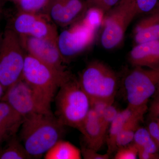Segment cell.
Wrapping results in <instances>:
<instances>
[{
  "label": "cell",
  "mask_w": 159,
  "mask_h": 159,
  "mask_svg": "<svg viewBox=\"0 0 159 159\" xmlns=\"http://www.w3.org/2000/svg\"><path fill=\"white\" fill-rule=\"evenodd\" d=\"M13 30L19 35H28L57 41L56 25L43 13L19 11L15 18Z\"/></svg>",
  "instance_id": "30bf717a"
},
{
  "label": "cell",
  "mask_w": 159,
  "mask_h": 159,
  "mask_svg": "<svg viewBox=\"0 0 159 159\" xmlns=\"http://www.w3.org/2000/svg\"><path fill=\"white\" fill-rule=\"evenodd\" d=\"M45 159H80L81 151L70 142L61 139L44 155Z\"/></svg>",
  "instance_id": "ac0fdd59"
},
{
  "label": "cell",
  "mask_w": 159,
  "mask_h": 159,
  "mask_svg": "<svg viewBox=\"0 0 159 159\" xmlns=\"http://www.w3.org/2000/svg\"><path fill=\"white\" fill-rule=\"evenodd\" d=\"M138 14L134 0H120L104 15L100 37L102 47L111 50L120 45L129 26Z\"/></svg>",
  "instance_id": "8992f818"
},
{
  "label": "cell",
  "mask_w": 159,
  "mask_h": 159,
  "mask_svg": "<svg viewBox=\"0 0 159 159\" xmlns=\"http://www.w3.org/2000/svg\"><path fill=\"white\" fill-rule=\"evenodd\" d=\"M148 124V130L159 147V119L152 118Z\"/></svg>",
  "instance_id": "83f0119b"
},
{
  "label": "cell",
  "mask_w": 159,
  "mask_h": 159,
  "mask_svg": "<svg viewBox=\"0 0 159 159\" xmlns=\"http://www.w3.org/2000/svg\"><path fill=\"white\" fill-rule=\"evenodd\" d=\"M138 158L140 159H159V155L157 153H152L141 149L138 148Z\"/></svg>",
  "instance_id": "f1b7e54d"
},
{
  "label": "cell",
  "mask_w": 159,
  "mask_h": 159,
  "mask_svg": "<svg viewBox=\"0 0 159 159\" xmlns=\"http://www.w3.org/2000/svg\"><path fill=\"white\" fill-rule=\"evenodd\" d=\"M156 94H157L153 102L152 103L151 106H152L159 107V91H157Z\"/></svg>",
  "instance_id": "1f68e13d"
},
{
  "label": "cell",
  "mask_w": 159,
  "mask_h": 159,
  "mask_svg": "<svg viewBox=\"0 0 159 159\" xmlns=\"http://www.w3.org/2000/svg\"><path fill=\"white\" fill-rule=\"evenodd\" d=\"M86 10L85 0H50L44 13L56 25L66 27L80 20Z\"/></svg>",
  "instance_id": "7c38bea8"
},
{
  "label": "cell",
  "mask_w": 159,
  "mask_h": 159,
  "mask_svg": "<svg viewBox=\"0 0 159 159\" xmlns=\"http://www.w3.org/2000/svg\"><path fill=\"white\" fill-rule=\"evenodd\" d=\"M78 130L83 136L85 146L89 148L98 152L106 143L107 130L91 108Z\"/></svg>",
  "instance_id": "4fadbf2b"
},
{
  "label": "cell",
  "mask_w": 159,
  "mask_h": 159,
  "mask_svg": "<svg viewBox=\"0 0 159 159\" xmlns=\"http://www.w3.org/2000/svg\"><path fill=\"white\" fill-rule=\"evenodd\" d=\"M56 117L65 126L78 129L91 109L90 98L71 73L55 96Z\"/></svg>",
  "instance_id": "7a4b0ae2"
},
{
  "label": "cell",
  "mask_w": 159,
  "mask_h": 159,
  "mask_svg": "<svg viewBox=\"0 0 159 159\" xmlns=\"http://www.w3.org/2000/svg\"><path fill=\"white\" fill-rule=\"evenodd\" d=\"M104 15L103 12L99 9L90 8L86 11L80 20L90 28L97 30L102 26Z\"/></svg>",
  "instance_id": "7402d4cb"
},
{
  "label": "cell",
  "mask_w": 159,
  "mask_h": 159,
  "mask_svg": "<svg viewBox=\"0 0 159 159\" xmlns=\"http://www.w3.org/2000/svg\"><path fill=\"white\" fill-rule=\"evenodd\" d=\"M146 110L134 108L127 106V107L119 111L116 118L110 125L107 135L106 143L107 146V153L110 156L116 151V140L120 132L125 124L136 118H143Z\"/></svg>",
  "instance_id": "9a60e30c"
},
{
  "label": "cell",
  "mask_w": 159,
  "mask_h": 159,
  "mask_svg": "<svg viewBox=\"0 0 159 159\" xmlns=\"http://www.w3.org/2000/svg\"><path fill=\"white\" fill-rule=\"evenodd\" d=\"M148 13L134 28V40L136 44L159 40V4Z\"/></svg>",
  "instance_id": "2e32d148"
},
{
  "label": "cell",
  "mask_w": 159,
  "mask_h": 159,
  "mask_svg": "<svg viewBox=\"0 0 159 159\" xmlns=\"http://www.w3.org/2000/svg\"><path fill=\"white\" fill-rule=\"evenodd\" d=\"M0 46V82L9 88L22 79L26 54L18 34L12 29L4 33Z\"/></svg>",
  "instance_id": "52a82bcc"
},
{
  "label": "cell",
  "mask_w": 159,
  "mask_h": 159,
  "mask_svg": "<svg viewBox=\"0 0 159 159\" xmlns=\"http://www.w3.org/2000/svg\"><path fill=\"white\" fill-rule=\"evenodd\" d=\"M65 125L51 114L32 115L24 118L19 139L31 159H39L62 139Z\"/></svg>",
  "instance_id": "6da1fadb"
},
{
  "label": "cell",
  "mask_w": 159,
  "mask_h": 159,
  "mask_svg": "<svg viewBox=\"0 0 159 159\" xmlns=\"http://www.w3.org/2000/svg\"><path fill=\"white\" fill-rule=\"evenodd\" d=\"M101 1V0H85L86 10L90 8H96Z\"/></svg>",
  "instance_id": "f546056e"
},
{
  "label": "cell",
  "mask_w": 159,
  "mask_h": 159,
  "mask_svg": "<svg viewBox=\"0 0 159 159\" xmlns=\"http://www.w3.org/2000/svg\"><path fill=\"white\" fill-rule=\"evenodd\" d=\"M5 143L4 146L0 148V159H31L17 135L9 139Z\"/></svg>",
  "instance_id": "d6986e66"
},
{
  "label": "cell",
  "mask_w": 159,
  "mask_h": 159,
  "mask_svg": "<svg viewBox=\"0 0 159 159\" xmlns=\"http://www.w3.org/2000/svg\"><path fill=\"white\" fill-rule=\"evenodd\" d=\"M138 157V149L132 142L117 149L114 156L115 159H136Z\"/></svg>",
  "instance_id": "cb8c5ba5"
},
{
  "label": "cell",
  "mask_w": 159,
  "mask_h": 159,
  "mask_svg": "<svg viewBox=\"0 0 159 159\" xmlns=\"http://www.w3.org/2000/svg\"><path fill=\"white\" fill-rule=\"evenodd\" d=\"M128 60L133 67L159 66V40L136 45L129 52Z\"/></svg>",
  "instance_id": "5bb4252c"
},
{
  "label": "cell",
  "mask_w": 159,
  "mask_h": 159,
  "mask_svg": "<svg viewBox=\"0 0 159 159\" xmlns=\"http://www.w3.org/2000/svg\"><path fill=\"white\" fill-rule=\"evenodd\" d=\"M71 74L67 70L64 72L56 70L26 54L22 79L50 107L56 92Z\"/></svg>",
  "instance_id": "3957f363"
},
{
  "label": "cell",
  "mask_w": 159,
  "mask_h": 159,
  "mask_svg": "<svg viewBox=\"0 0 159 159\" xmlns=\"http://www.w3.org/2000/svg\"><path fill=\"white\" fill-rule=\"evenodd\" d=\"M133 143L137 148L152 153H157L159 146L146 128L139 126L134 136Z\"/></svg>",
  "instance_id": "ffe728a7"
},
{
  "label": "cell",
  "mask_w": 159,
  "mask_h": 159,
  "mask_svg": "<svg viewBox=\"0 0 159 159\" xmlns=\"http://www.w3.org/2000/svg\"><path fill=\"white\" fill-rule=\"evenodd\" d=\"M119 112L113 104L108 106L103 112L100 120L107 131L111 123L117 116Z\"/></svg>",
  "instance_id": "d4e9b609"
},
{
  "label": "cell",
  "mask_w": 159,
  "mask_h": 159,
  "mask_svg": "<svg viewBox=\"0 0 159 159\" xmlns=\"http://www.w3.org/2000/svg\"><path fill=\"white\" fill-rule=\"evenodd\" d=\"M158 91H159V89Z\"/></svg>",
  "instance_id": "d6a6232c"
},
{
  "label": "cell",
  "mask_w": 159,
  "mask_h": 159,
  "mask_svg": "<svg viewBox=\"0 0 159 159\" xmlns=\"http://www.w3.org/2000/svg\"><path fill=\"white\" fill-rule=\"evenodd\" d=\"M1 101L7 102L24 119L36 114L52 113L51 107L23 79L7 89Z\"/></svg>",
  "instance_id": "ba28073f"
},
{
  "label": "cell",
  "mask_w": 159,
  "mask_h": 159,
  "mask_svg": "<svg viewBox=\"0 0 159 159\" xmlns=\"http://www.w3.org/2000/svg\"><path fill=\"white\" fill-rule=\"evenodd\" d=\"M50 0H18L20 11L41 13Z\"/></svg>",
  "instance_id": "603a6c76"
},
{
  "label": "cell",
  "mask_w": 159,
  "mask_h": 159,
  "mask_svg": "<svg viewBox=\"0 0 159 159\" xmlns=\"http://www.w3.org/2000/svg\"><path fill=\"white\" fill-rule=\"evenodd\" d=\"M138 14L148 13L152 11L158 3V0H134Z\"/></svg>",
  "instance_id": "484cf974"
},
{
  "label": "cell",
  "mask_w": 159,
  "mask_h": 159,
  "mask_svg": "<svg viewBox=\"0 0 159 159\" xmlns=\"http://www.w3.org/2000/svg\"><path fill=\"white\" fill-rule=\"evenodd\" d=\"M24 118L7 102L0 101V147L16 135Z\"/></svg>",
  "instance_id": "e0dca14e"
},
{
  "label": "cell",
  "mask_w": 159,
  "mask_h": 159,
  "mask_svg": "<svg viewBox=\"0 0 159 159\" xmlns=\"http://www.w3.org/2000/svg\"><path fill=\"white\" fill-rule=\"evenodd\" d=\"M143 118H136L129 121L124 126L116 140V146L118 148L129 145L133 142L134 136Z\"/></svg>",
  "instance_id": "44dd1931"
},
{
  "label": "cell",
  "mask_w": 159,
  "mask_h": 159,
  "mask_svg": "<svg viewBox=\"0 0 159 159\" xmlns=\"http://www.w3.org/2000/svg\"><path fill=\"white\" fill-rule=\"evenodd\" d=\"M97 30L79 20L58 34L57 45L65 63L70 62L92 45L96 39Z\"/></svg>",
  "instance_id": "9c48e42d"
},
{
  "label": "cell",
  "mask_w": 159,
  "mask_h": 159,
  "mask_svg": "<svg viewBox=\"0 0 159 159\" xmlns=\"http://www.w3.org/2000/svg\"><path fill=\"white\" fill-rule=\"evenodd\" d=\"M133 67L123 80L125 98L129 106L147 110L148 100L159 89V66Z\"/></svg>",
  "instance_id": "5b68a950"
},
{
  "label": "cell",
  "mask_w": 159,
  "mask_h": 159,
  "mask_svg": "<svg viewBox=\"0 0 159 159\" xmlns=\"http://www.w3.org/2000/svg\"><path fill=\"white\" fill-rule=\"evenodd\" d=\"M19 36L23 48L27 54L56 70H66L57 42L28 35Z\"/></svg>",
  "instance_id": "8fae6325"
},
{
  "label": "cell",
  "mask_w": 159,
  "mask_h": 159,
  "mask_svg": "<svg viewBox=\"0 0 159 159\" xmlns=\"http://www.w3.org/2000/svg\"><path fill=\"white\" fill-rule=\"evenodd\" d=\"M78 80L90 100L100 99L114 103L119 78L109 66L99 61H92L83 70Z\"/></svg>",
  "instance_id": "277c9868"
},
{
  "label": "cell",
  "mask_w": 159,
  "mask_h": 159,
  "mask_svg": "<svg viewBox=\"0 0 159 159\" xmlns=\"http://www.w3.org/2000/svg\"><path fill=\"white\" fill-rule=\"evenodd\" d=\"M151 115L152 118H157L159 119V107L152 106L150 107Z\"/></svg>",
  "instance_id": "4dcf8cb0"
},
{
  "label": "cell",
  "mask_w": 159,
  "mask_h": 159,
  "mask_svg": "<svg viewBox=\"0 0 159 159\" xmlns=\"http://www.w3.org/2000/svg\"><path fill=\"white\" fill-rule=\"evenodd\" d=\"M81 155L85 159H108L110 155L107 153L101 154L98 152L86 147L82 146L81 149Z\"/></svg>",
  "instance_id": "4316f807"
}]
</instances>
